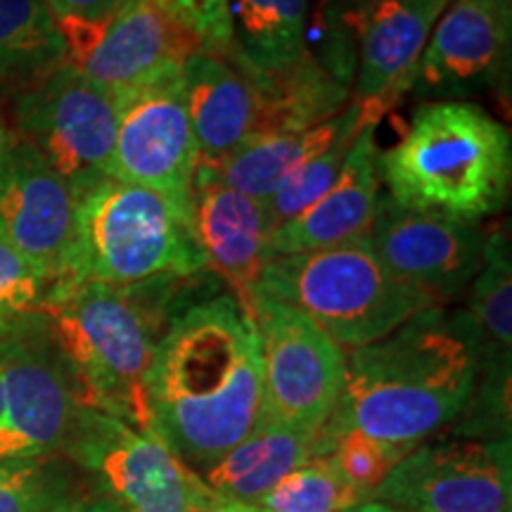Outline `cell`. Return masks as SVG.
Masks as SVG:
<instances>
[{
    "instance_id": "cell-1",
    "label": "cell",
    "mask_w": 512,
    "mask_h": 512,
    "mask_svg": "<svg viewBox=\"0 0 512 512\" xmlns=\"http://www.w3.org/2000/svg\"><path fill=\"white\" fill-rule=\"evenodd\" d=\"M150 430L197 477L264 420V366L254 318L228 285L183 306L147 375Z\"/></svg>"
},
{
    "instance_id": "cell-2",
    "label": "cell",
    "mask_w": 512,
    "mask_h": 512,
    "mask_svg": "<svg viewBox=\"0 0 512 512\" xmlns=\"http://www.w3.org/2000/svg\"><path fill=\"white\" fill-rule=\"evenodd\" d=\"M477 373L467 313L432 306L349 351L344 394L328 425L413 451L470 408Z\"/></svg>"
},
{
    "instance_id": "cell-3",
    "label": "cell",
    "mask_w": 512,
    "mask_h": 512,
    "mask_svg": "<svg viewBox=\"0 0 512 512\" xmlns=\"http://www.w3.org/2000/svg\"><path fill=\"white\" fill-rule=\"evenodd\" d=\"M226 283L214 271L133 287L62 280L41 306L72 370L81 406L150 430L147 375L166 325Z\"/></svg>"
},
{
    "instance_id": "cell-4",
    "label": "cell",
    "mask_w": 512,
    "mask_h": 512,
    "mask_svg": "<svg viewBox=\"0 0 512 512\" xmlns=\"http://www.w3.org/2000/svg\"><path fill=\"white\" fill-rule=\"evenodd\" d=\"M377 176L401 207L482 223L510 200L512 140L470 100H427L377 152Z\"/></svg>"
},
{
    "instance_id": "cell-5",
    "label": "cell",
    "mask_w": 512,
    "mask_h": 512,
    "mask_svg": "<svg viewBox=\"0 0 512 512\" xmlns=\"http://www.w3.org/2000/svg\"><path fill=\"white\" fill-rule=\"evenodd\" d=\"M204 271L195 226L157 192L105 178L76 197L64 280L133 287Z\"/></svg>"
},
{
    "instance_id": "cell-6",
    "label": "cell",
    "mask_w": 512,
    "mask_h": 512,
    "mask_svg": "<svg viewBox=\"0 0 512 512\" xmlns=\"http://www.w3.org/2000/svg\"><path fill=\"white\" fill-rule=\"evenodd\" d=\"M254 292L302 311L347 351L366 347L415 313L439 306L430 294L396 278L377 259L368 235L316 252L273 256Z\"/></svg>"
},
{
    "instance_id": "cell-7",
    "label": "cell",
    "mask_w": 512,
    "mask_h": 512,
    "mask_svg": "<svg viewBox=\"0 0 512 512\" xmlns=\"http://www.w3.org/2000/svg\"><path fill=\"white\" fill-rule=\"evenodd\" d=\"M10 133L36 150L79 197L110 178L117 102L62 60L12 95Z\"/></svg>"
},
{
    "instance_id": "cell-8",
    "label": "cell",
    "mask_w": 512,
    "mask_h": 512,
    "mask_svg": "<svg viewBox=\"0 0 512 512\" xmlns=\"http://www.w3.org/2000/svg\"><path fill=\"white\" fill-rule=\"evenodd\" d=\"M254 318L264 366L266 415L304 434H320L335 415L347 382V354L309 316L254 292Z\"/></svg>"
},
{
    "instance_id": "cell-9",
    "label": "cell",
    "mask_w": 512,
    "mask_h": 512,
    "mask_svg": "<svg viewBox=\"0 0 512 512\" xmlns=\"http://www.w3.org/2000/svg\"><path fill=\"white\" fill-rule=\"evenodd\" d=\"M5 420L0 458H57L72 437L81 399L43 313L0 328Z\"/></svg>"
},
{
    "instance_id": "cell-10",
    "label": "cell",
    "mask_w": 512,
    "mask_h": 512,
    "mask_svg": "<svg viewBox=\"0 0 512 512\" xmlns=\"http://www.w3.org/2000/svg\"><path fill=\"white\" fill-rule=\"evenodd\" d=\"M181 67L114 95L117 140L110 178L157 192L195 226L192 178L200 147L185 107Z\"/></svg>"
},
{
    "instance_id": "cell-11",
    "label": "cell",
    "mask_w": 512,
    "mask_h": 512,
    "mask_svg": "<svg viewBox=\"0 0 512 512\" xmlns=\"http://www.w3.org/2000/svg\"><path fill=\"white\" fill-rule=\"evenodd\" d=\"M64 456L124 512H192L200 477L152 430L81 406Z\"/></svg>"
},
{
    "instance_id": "cell-12",
    "label": "cell",
    "mask_w": 512,
    "mask_h": 512,
    "mask_svg": "<svg viewBox=\"0 0 512 512\" xmlns=\"http://www.w3.org/2000/svg\"><path fill=\"white\" fill-rule=\"evenodd\" d=\"M55 24L64 62L112 95L181 67L202 50L200 41L152 0H126L98 22L55 17Z\"/></svg>"
},
{
    "instance_id": "cell-13",
    "label": "cell",
    "mask_w": 512,
    "mask_h": 512,
    "mask_svg": "<svg viewBox=\"0 0 512 512\" xmlns=\"http://www.w3.org/2000/svg\"><path fill=\"white\" fill-rule=\"evenodd\" d=\"M508 441L420 444L392 467L368 501L399 512H510Z\"/></svg>"
},
{
    "instance_id": "cell-14",
    "label": "cell",
    "mask_w": 512,
    "mask_h": 512,
    "mask_svg": "<svg viewBox=\"0 0 512 512\" xmlns=\"http://www.w3.org/2000/svg\"><path fill=\"white\" fill-rule=\"evenodd\" d=\"M368 238L377 259L396 278L444 306L463 294L482 268L486 228L453 216L406 209L380 190Z\"/></svg>"
},
{
    "instance_id": "cell-15",
    "label": "cell",
    "mask_w": 512,
    "mask_h": 512,
    "mask_svg": "<svg viewBox=\"0 0 512 512\" xmlns=\"http://www.w3.org/2000/svg\"><path fill=\"white\" fill-rule=\"evenodd\" d=\"M76 192L10 133L0 157V240L60 283L74 240Z\"/></svg>"
},
{
    "instance_id": "cell-16",
    "label": "cell",
    "mask_w": 512,
    "mask_h": 512,
    "mask_svg": "<svg viewBox=\"0 0 512 512\" xmlns=\"http://www.w3.org/2000/svg\"><path fill=\"white\" fill-rule=\"evenodd\" d=\"M451 0H368L337 24L356 43L351 100L384 112L411 93L415 67Z\"/></svg>"
},
{
    "instance_id": "cell-17",
    "label": "cell",
    "mask_w": 512,
    "mask_h": 512,
    "mask_svg": "<svg viewBox=\"0 0 512 512\" xmlns=\"http://www.w3.org/2000/svg\"><path fill=\"white\" fill-rule=\"evenodd\" d=\"M512 22L479 0H451L415 67L420 100H465L494 91L510 74Z\"/></svg>"
},
{
    "instance_id": "cell-18",
    "label": "cell",
    "mask_w": 512,
    "mask_h": 512,
    "mask_svg": "<svg viewBox=\"0 0 512 512\" xmlns=\"http://www.w3.org/2000/svg\"><path fill=\"white\" fill-rule=\"evenodd\" d=\"M363 124L342 166L335 185L297 219L283 223L268 238L273 256L316 252L366 238L373 223L380 176H377V126L384 119L382 107L361 105Z\"/></svg>"
},
{
    "instance_id": "cell-19",
    "label": "cell",
    "mask_w": 512,
    "mask_h": 512,
    "mask_svg": "<svg viewBox=\"0 0 512 512\" xmlns=\"http://www.w3.org/2000/svg\"><path fill=\"white\" fill-rule=\"evenodd\" d=\"M192 221L207 266L247 304L271 261L266 207L230 188L214 164L200 159L192 178Z\"/></svg>"
},
{
    "instance_id": "cell-20",
    "label": "cell",
    "mask_w": 512,
    "mask_h": 512,
    "mask_svg": "<svg viewBox=\"0 0 512 512\" xmlns=\"http://www.w3.org/2000/svg\"><path fill=\"white\" fill-rule=\"evenodd\" d=\"M181 79L202 162H221L256 136L259 93L245 64L200 50L183 62Z\"/></svg>"
},
{
    "instance_id": "cell-21",
    "label": "cell",
    "mask_w": 512,
    "mask_h": 512,
    "mask_svg": "<svg viewBox=\"0 0 512 512\" xmlns=\"http://www.w3.org/2000/svg\"><path fill=\"white\" fill-rule=\"evenodd\" d=\"M467 318L477 339V382L484 377V401L498 413L508 408L512 344V254L508 230H486L484 259L467 287Z\"/></svg>"
},
{
    "instance_id": "cell-22",
    "label": "cell",
    "mask_w": 512,
    "mask_h": 512,
    "mask_svg": "<svg viewBox=\"0 0 512 512\" xmlns=\"http://www.w3.org/2000/svg\"><path fill=\"white\" fill-rule=\"evenodd\" d=\"M328 451L330 437L323 430L320 434H304L264 415V420L200 479L214 494L230 501L256 503L285 475Z\"/></svg>"
},
{
    "instance_id": "cell-23",
    "label": "cell",
    "mask_w": 512,
    "mask_h": 512,
    "mask_svg": "<svg viewBox=\"0 0 512 512\" xmlns=\"http://www.w3.org/2000/svg\"><path fill=\"white\" fill-rule=\"evenodd\" d=\"M363 107L351 100L342 112L323 121V124L306 128V131L271 133L256 136L242 143L221 162L214 164L219 176L230 188L266 204L268 197L302 166L306 159L325 150L337 138L358 133L363 124Z\"/></svg>"
},
{
    "instance_id": "cell-24",
    "label": "cell",
    "mask_w": 512,
    "mask_h": 512,
    "mask_svg": "<svg viewBox=\"0 0 512 512\" xmlns=\"http://www.w3.org/2000/svg\"><path fill=\"white\" fill-rule=\"evenodd\" d=\"M249 74L259 93L256 136L306 131L332 119L351 102V88L332 76L311 50L283 69L268 74L249 69Z\"/></svg>"
},
{
    "instance_id": "cell-25",
    "label": "cell",
    "mask_w": 512,
    "mask_h": 512,
    "mask_svg": "<svg viewBox=\"0 0 512 512\" xmlns=\"http://www.w3.org/2000/svg\"><path fill=\"white\" fill-rule=\"evenodd\" d=\"M309 0H235L233 57L259 74L275 72L309 53Z\"/></svg>"
},
{
    "instance_id": "cell-26",
    "label": "cell",
    "mask_w": 512,
    "mask_h": 512,
    "mask_svg": "<svg viewBox=\"0 0 512 512\" xmlns=\"http://www.w3.org/2000/svg\"><path fill=\"white\" fill-rule=\"evenodd\" d=\"M64 60L46 0H0V91L17 93Z\"/></svg>"
},
{
    "instance_id": "cell-27",
    "label": "cell",
    "mask_w": 512,
    "mask_h": 512,
    "mask_svg": "<svg viewBox=\"0 0 512 512\" xmlns=\"http://www.w3.org/2000/svg\"><path fill=\"white\" fill-rule=\"evenodd\" d=\"M363 503L339 475L332 453H320L285 475L254 505L268 512H347Z\"/></svg>"
},
{
    "instance_id": "cell-28",
    "label": "cell",
    "mask_w": 512,
    "mask_h": 512,
    "mask_svg": "<svg viewBox=\"0 0 512 512\" xmlns=\"http://www.w3.org/2000/svg\"><path fill=\"white\" fill-rule=\"evenodd\" d=\"M72 496L57 458H0V512H53Z\"/></svg>"
},
{
    "instance_id": "cell-29",
    "label": "cell",
    "mask_w": 512,
    "mask_h": 512,
    "mask_svg": "<svg viewBox=\"0 0 512 512\" xmlns=\"http://www.w3.org/2000/svg\"><path fill=\"white\" fill-rule=\"evenodd\" d=\"M354 138L356 133L342 136L325 150L316 152L268 197L264 207L268 223H271V233L283 223L297 219L304 209H309L313 202L320 200L335 185L339 174H342L344 162H347Z\"/></svg>"
},
{
    "instance_id": "cell-30",
    "label": "cell",
    "mask_w": 512,
    "mask_h": 512,
    "mask_svg": "<svg viewBox=\"0 0 512 512\" xmlns=\"http://www.w3.org/2000/svg\"><path fill=\"white\" fill-rule=\"evenodd\" d=\"M323 430L330 437V453L339 475L363 501L373 496L392 467L408 453L406 448L384 444L356 430H339L332 425H325Z\"/></svg>"
},
{
    "instance_id": "cell-31",
    "label": "cell",
    "mask_w": 512,
    "mask_h": 512,
    "mask_svg": "<svg viewBox=\"0 0 512 512\" xmlns=\"http://www.w3.org/2000/svg\"><path fill=\"white\" fill-rule=\"evenodd\" d=\"M50 287L46 273L0 240V328L41 313Z\"/></svg>"
},
{
    "instance_id": "cell-32",
    "label": "cell",
    "mask_w": 512,
    "mask_h": 512,
    "mask_svg": "<svg viewBox=\"0 0 512 512\" xmlns=\"http://www.w3.org/2000/svg\"><path fill=\"white\" fill-rule=\"evenodd\" d=\"M200 41L204 53L233 55L230 0H152Z\"/></svg>"
},
{
    "instance_id": "cell-33",
    "label": "cell",
    "mask_w": 512,
    "mask_h": 512,
    "mask_svg": "<svg viewBox=\"0 0 512 512\" xmlns=\"http://www.w3.org/2000/svg\"><path fill=\"white\" fill-rule=\"evenodd\" d=\"M126 0H46L53 17H74L86 22H98L119 10Z\"/></svg>"
},
{
    "instance_id": "cell-34",
    "label": "cell",
    "mask_w": 512,
    "mask_h": 512,
    "mask_svg": "<svg viewBox=\"0 0 512 512\" xmlns=\"http://www.w3.org/2000/svg\"><path fill=\"white\" fill-rule=\"evenodd\" d=\"M195 508L202 512H268L254 503L230 501V498H226V496L214 494V491H211L209 486L202 482V479H200V486H197Z\"/></svg>"
},
{
    "instance_id": "cell-35",
    "label": "cell",
    "mask_w": 512,
    "mask_h": 512,
    "mask_svg": "<svg viewBox=\"0 0 512 512\" xmlns=\"http://www.w3.org/2000/svg\"><path fill=\"white\" fill-rule=\"evenodd\" d=\"M53 512H124L117 503H112L110 498L102 494L95 496H72L69 501L57 505Z\"/></svg>"
},
{
    "instance_id": "cell-36",
    "label": "cell",
    "mask_w": 512,
    "mask_h": 512,
    "mask_svg": "<svg viewBox=\"0 0 512 512\" xmlns=\"http://www.w3.org/2000/svg\"><path fill=\"white\" fill-rule=\"evenodd\" d=\"M368 0H320L318 8V24H337L347 12L361 8Z\"/></svg>"
},
{
    "instance_id": "cell-37",
    "label": "cell",
    "mask_w": 512,
    "mask_h": 512,
    "mask_svg": "<svg viewBox=\"0 0 512 512\" xmlns=\"http://www.w3.org/2000/svg\"><path fill=\"white\" fill-rule=\"evenodd\" d=\"M479 3L489 5V8L494 10L496 15H501L503 19L512 22V0H479Z\"/></svg>"
},
{
    "instance_id": "cell-38",
    "label": "cell",
    "mask_w": 512,
    "mask_h": 512,
    "mask_svg": "<svg viewBox=\"0 0 512 512\" xmlns=\"http://www.w3.org/2000/svg\"><path fill=\"white\" fill-rule=\"evenodd\" d=\"M347 512H399V510L389 508V505H384L380 501H363V503L354 505V508L347 510Z\"/></svg>"
},
{
    "instance_id": "cell-39",
    "label": "cell",
    "mask_w": 512,
    "mask_h": 512,
    "mask_svg": "<svg viewBox=\"0 0 512 512\" xmlns=\"http://www.w3.org/2000/svg\"><path fill=\"white\" fill-rule=\"evenodd\" d=\"M8 136H10V128L5 126L3 119H0V157H3V150H5V143H8Z\"/></svg>"
},
{
    "instance_id": "cell-40",
    "label": "cell",
    "mask_w": 512,
    "mask_h": 512,
    "mask_svg": "<svg viewBox=\"0 0 512 512\" xmlns=\"http://www.w3.org/2000/svg\"><path fill=\"white\" fill-rule=\"evenodd\" d=\"M3 420H5V396H3V380H0V432H3Z\"/></svg>"
},
{
    "instance_id": "cell-41",
    "label": "cell",
    "mask_w": 512,
    "mask_h": 512,
    "mask_svg": "<svg viewBox=\"0 0 512 512\" xmlns=\"http://www.w3.org/2000/svg\"><path fill=\"white\" fill-rule=\"evenodd\" d=\"M192 512H202V510H197V508H195V510H192Z\"/></svg>"
}]
</instances>
